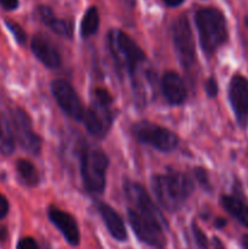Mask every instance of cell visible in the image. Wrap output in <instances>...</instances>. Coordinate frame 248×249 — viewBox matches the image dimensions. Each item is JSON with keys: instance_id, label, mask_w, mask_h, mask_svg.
<instances>
[{"instance_id": "obj_1", "label": "cell", "mask_w": 248, "mask_h": 249, "mask_svg": "<svg viewBox=\"0 0 248 249\" xmlns=\"http://www.w3.org/2000/svg\"><path fill=\"white\" fill-rule=\"evenodd\" d=\"M152 190L158 203L168 212H177L194 191V182L186 174L172 172L152 177Z\"/></svg>"}, {"instance_id": "obj_2", "label": "cell", "mask_w": 248, "mask_h": 249, "mask_svg": "<svg viewBox=\"0 0 248 249\" xmlns=\"http://www.w3.org/2000/svg\"><path fill=\"white\" fill-rule=\"evenodd\" d=\"M199 44L206 53L211 55L228 40V26L223 12L215 7H206L195 16Z\"/></svg>"}, {"instance_id": "obj_3", "label": "cell", "mask_w": 248, "mask_h": 249, "mask_svg": "<svg viewBox=\"0 0 248 249\" xmlns=\"http://www.w3.org/2000/svg\"><path fill=\"white\" fill-rule=\"evenodd\" d=\"M108 157L102 150L83 146L80 150V174L83 184L90 194H101L106 186Z\"/></svg>"}, {"instance_id": "obj_4", "label": "cell", "mask_w": 248, "mask_h": 249, "mask_svg": "<svg viewBox=\"0 0 248 249\" xmlns=\"http://www.w3.org/2000/svg\"><path fill=\"white\" fill-rule=\"evenodd\" d=\"M108 45L117 66L135 77L138 67L145 61V53L126 33L112 29L108 33Z\"/></svg>"}, {"instance_id": "obj_5", "label": "cell", "mask_w": 248, "mask_h": 249, "mask_svg": "<svg viewBox=\"0 0 248 249\" xmlns=\"http://www.w3.org/2000/svg\"><path fill=\"white\" fill-rule=\"evenodd\" d=\"M133 131L140 142L152 146L162 152H172L179 143V139L173 131L151 122H139L134 125Z\"/></svg>"}, {"instance_id": "obj_6", "label": "cell", "mask_w": 248, "mask_h": 249, "mask_svg": "<svg viewBox=\"0 0 248 249\" xmlns=\"http://www.w3.org/2000/svg\"><path fill=\"white\" fill-rule=\"evenodd\" d=\"M128 218L134 232L138 236L140 241L151 247L162 249L165 246V235L163 231V226L165 224L150 218V216L142 215L134 209H128Z\"/></svg>"}, {"instance_id": "obj_7", "label": "cell", "mask_w": 248, "mask_h": 249, "mask_svg": "<svg viewBox=\"0 0 248 249\" xmlns=\"http://www.w3.org/2000/svg\"><path fill=\"white\" fill-rule=\"evenodd\" d=\"M11 123L18 145L26 152L38 156L41 151V139L32 128L28 114L22 108H15L11 112Z\"/></svg>"}, {"instance_id": "obj_8", "label": "cell", "mask_w": 248, "mask_h": 249, "mask_svg": "<svg viewBox=\"0 0 248 249\" xmlns=\"http://www.w3.org/2000/svg\"><path fill=\"white\" fill-rule=\"evenodd\" d=\"M172 34L180 63L185 68H190L195 62V41L186 16H180L175 19L172 26Z\"/></svg>"}, {"instance_id": "obj_9", "label": "cell", "mask_w": 248, "mask_h": 249, "mask_svg": "<svg viewBox=\"0 0 248 249\" xmlns=\"http://www.w3.org/2000/svg\"><path fill=\"white\" fill-rule=\"evenodd\" d=\"M123 187L126 199L131 204V209H134L138 213L142 214V215L150 216V218L156 219V220L160 221V223L167 225L164 216L160 214L159 209L153 203L150 195L147 194V191L140 184L125 180Z\"/></svg>"}, {"instance_id": "obj_10", "label": "cell", "mask_w": 248, "mask_h": 249, "mask_svg": "<svg viewBox=\"0 0 248 249\" xmlns=\"http://www.w3.org/2000/svg\"><path fill=\"white\" fill-rule=\"evenodd\" d=\"M51 90H53V95L56 102L65 113L72 117L73 119L83 121L85 113L84 106L70 83L62 79L53 80L51 84Z\"/></svg>"}, {"instance_id": "obj_11", "label": "cell", "mask_w": 248, "mask_h": 249, "mask_svg": "<svg viewBox=\"0 0 248 249\" xmlns=\"http://www.w3.org/2000/svg\"><path fill=\"white\" fill-rule=\"evenodd\" d=\"M83 122L87 130L92 136L97 139L105 138L113 123V112L111 111V106H105L92 101L91 106L85 109Z\"/></svg>"}, {"instance_id": "obj_12", "label": "cell", "mask_w": 248, "mask_h": 249, "mask_svg": "<svg viewBox=\"0 0 248 249\" xmlns=\"http://www.w3.org/2000/svg\"><path fill=\"white\" fill-rule=\"evenodd\" d=\"M229 99L237 123L246 128L248 124V79L243 75H235L229 87Z\"/></svg>"}, {"instance_id": "obj_13", "label": "cell", "mask_w": 248, "mask_h": 249, "mask_svg": "<svg viewBox=\"0 0 248 249\" xmlns=\"http://www.w3.org/2000/svg\"><path fill=\"white\" fill-rule=\"evenodd\" d=\"M31 49L34 56L48 68H57L61 65V55L53 41L43 34H35L32 39Z\"/></svg>"}, {"instance_id": "obj_14", "label": "cell", "mask_w": 248, "mask_h": 249, "mask_svg": "<svg viewBox=\"0 0 248 249\" xmlns=\"http://www.w3.org/2000/svg\"><path fill=\"white\" fill-rule=\"evenodd\" d=\"M48 215L51 223L61 231L63 237L70 245L77 246L79 243V228H78L75 219L71 214L61 211L56 207H50L48 211Z\"/></svg>"}, {"instance_id": "obj_15", "label": "cell", "mask_w": 248, "mask_h": 249, "mask_svg": "<svg viewBox=\"0 0 248 249\" xmlns=\"http://www.w3.org/2000/svg\"><path fill=\"white\" fill-rule=\"evenodd\" d=\"M162 91L172 105H181L186 100V88L181 77L174 71H168L162 77Z\"/></svg>"}, {"instance_id": "obj_16", "label": "cell", "mask_w": 248, "mask_h": 249, "mask_svg": "<svg viewBox=\"0 0 248 249\" xmlns=\"http://www.w3.org/2000/svg\"><path fill=\"white\" fill-rule=\"evenodd\" d=\"M36 14H38L39 19L43 22L45 26H48L49 28L53 32H55L56 34L61 36H65V38H72L73 36V26L70 21L67 19H61L53 15V10L49 6H39L36 9Z\"/></svg>"}, {"instance_id": "obj_17", "label": "cell", "mask_w": 248, "mask_h": 249, "mask_svg": "<svg viewBox=\"0 0 248 249\" xmlns=\"http://www.w3.org/2000/svg\"><path fill=\"white\" fill-rule=\"evenodd\" d=\"M99 209L100 214L105 221V225H106L107 230L109 231L112 237L118 241H125L128 235H126L125 226H124V223L119 214L106 203H102Z\"/></svg>"}, {"instance_id": "obj_18", "label": "cell", "mask_w": 248, "mask_h": 249, "mask_svg": "<svg viewBox=\"0 0 248 249\" xmlns=\"http://www.w3.org/2000/svg\"><path fill=\"white\" fill-rule=\"evenodd\" d=\"M221 206L230 215H232L240 224L248 229V206L240 197L223 196L220 198Z\"/></svg>"}, {"instance_id": "obj_19", "label": "cell", "mask_w": 248, "mask_h": 249, "mask_svg": "<svg viewBox=\"0 0 248 249\" xmlns=\"http://www.w3.org/2000/svg\"><path fill=\"white\" fill-rule=\"evenodd\" d=\"M15 150V136L12 125L2 112H0V153L9 156Z\"/></svg>"}, {"instance_id": "obj_20", "label": "cell", "mask_w": 248, "mask_h": 249, "mask_svg": "<svg viewBox=\"0 0 248 249\" xmlns=\"http://www.w3.org/2000/svg\"><path fill=\"white\" fill-rule=\"evenodd\" d=\"M100 26V16L99 11L95 6L89 7L87 12L83 16L82 22H80V36L83 38H90L97 32Z\"/></svg>"}, {"instance_id": "obj_21", "label": "cell", "mask_w": 248, "mask_h": 249, "mask_svg": "<svg viewBox=\"0 0 248 249\" xmlns=\"http://www.w3.org/2000/svg\"><path fill=\"white\" fill-rule=\"evenodd\" d=\"M16 170L19 179L24 185L34 187L39 184V174L35 167L27 160H18L16 163Z\"/></svg>"}, {"instance_id": "obj_22", "label": "cell", "mask_w": 248, "mask_h": 249, "mask_svg": "<svg viewBox=\"0 0 248 249\" xmlns=\"http://www.w3.org/2000/svg\"><path fill=\"white\" fill-rule=\"evenodd\" d=\"M6 26H7V28L10 29V32L14 34V36H15V39H16L17 43L21 44V45H23V44L27 41V34H26V32L23 31V28H22L19 24H17L16 22H12V21H6Z\"/></svg>"}, {"instance_id": "obj_23", "label": "cell", "mask_w": 248, "mask_h": 249, "mask_svg": "<svg viewBox=\"0 0 248 249\" xmlns=\"http://www.w3.org/2000/svg\"><path fill=\"white\" fill-rule=\"evenodd\" d=\"M94 102H97L100 105H105V106H111L112 102H113V97H112V95L106 89L97 88L94 91Z\"/></svg>"}, {"instance_id": "obj_24", "label": "cell", "mask_w": 248, "mask_h": 249, "mask_svg": "<svg viewBox=\"0 0 248 249\" xmlns=\"http://www.w3.org/2000/svg\"><path fill=\"white\" fill-rule=\"evenodd\" d=\"M192 231H194L195 241H196V243L198 245V247L202 249L208 248V246H209L208 238H207V236L204 235L203 231H201V229H199L196 224H194V225H192Z\"/></svg>"}, {"instance_id": "obj_25", "label": "cell", "mask_w": 248, "mask_h": 249, "mask_svg": "<svg viewBox=\"0 0 248 249\" xmlns=\"http://www.w3.org/2000/svg\"><path fill=\"white\" fill-rule=\"evenodd\" d=\"M195 175H196L197 180H198L199 184L202 185L203 187H206V189H211V186H209V180H208V175H207L206 170L202 169V168H197V169H195Z\"/></svg>"}, {"instance_id": "obj_26", "label": "cell", "mask_w": 248, "mask_h": 249, "mask_svg": "<svg viewBox=\"0 0 248 249\" xmlns=\"http://www.w3.org/2000/svg\"><path fill=\"white\" fill-rule=\"evenodd\" d=\"M206 91L209 97H214L218 94V83L213 77L209 78L206 83Z\"/></svg>"}, {"instance_id": "obj_27", "label": "cell", "mask_w": 248, "mask_h": 249, "mask_svg": "<svg viewBox=\"0 0 248 249\" xmlns=\"http://www.w3.org/2000/svg\"><path fill=\"white\" fill-rule=\"evenodd\" d=\"M17 249H39L35 241L32 237H24L17 245Z\"/></svg>"}, {"instance_id": "obj_28", "label": "cell", "mask_w": 248, "mask_h": 249, "mask_svg": "<svg viewBox=\"0 0 248 249\" xmlns=\"http://www.w3.org/2000/svg\"><path fill=\"white\" fill-rule=\"evenodd\" d=\"M9 212V202L2 195H0V219L5 218Z\"/></svg>"}, {"instance_id": "obj_29", "label": "cell", "mask_w": 248, "mask_h": 249, "mask_svg": "<svg viewBox=\"0 0 248 249\" xmlns=\"http://www.w3.org/2000/svg\"><path fill=\"white\" fill-rule=\"evenodd\" d=\"M0 5L5 10H15L18 6V0H0Z\"/></svg>"}, {"instance_id": "obj_30", "label": "cell", "mask_w": 248, "mask_h": 249, "mask_svg": "<svg viewBox=\"0 0 248 249\" xmlns=\"http://www.w3.org/2000/svg\"><path fill=\"white\" fill-rule=\"evenodd\" d=\"M163 1H164L165 5H168V6L177 7L179 6V5H181L185 0H163Z\"/></svg>"}, {"instance_id": "obj_31", "label": "cell", "mask_w": 248, "mask_h": 249, "mask_svg": "<svg viewBox=\"0 0 248 249\" xmlns=\"http://www.w3.org/2000/svg\"><path fill=\"white\" fill-rule=\"evenodd\" d=\"M225 225H226V220H225V219L219 218V219H216V220H215V226L218 229L224 228V226H225Z\"/></svg>"}, {"instance_id": "obj_32", "label": "cell", "mask_w": 248, "mask_h": 249, "mask_svg": "<svg viewBox=\"0 0 248 249\" xmlns=\"http://www.w3.org/2000/svg\"><path fill=\"white\" fill-rule=\"evenodd\" d=\"M212 249H225L223 247V245L220 243V241L218 240V238H214V242H213V246H212Z\"/></svg>"}, {"instance_id": "obj_33", "label": "cell", "mask_w": 248, "mask_h": 249, "mask_svg": "<svg viewBox=\"0 0 248 249\" xmlns=\"http://www.w3.org/2000/svg\"><path fill=\"white\" fill-rule=\"evenodd\" d=\"M5 238H6V229L0 228V242L5 241Z\"/></svg>"}, {"instance_id": "obj_34", "label": "cell", "mask_w": 248, "mask_h": 249, "mask_svg": "<svg viewBox=\"0 0 248 249\" xmlns=\"http://www.w3.org/2000/svg\"><path fill=\"white\" fill-rule=\"evenodd\" d=\"M241 243H242V248L243 249H248V235L243 236Z\"/></svg>"}]
</instances>
